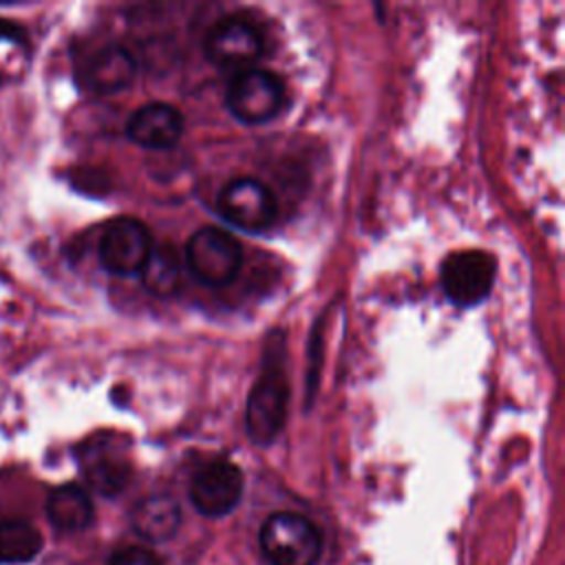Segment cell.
Returning a JSON list of instances; mask_svg holds the SVG:
<instances>
[{
	"mask_svg": "<svg viewBox=\"0 0 565 565\" xmlns=\"http://www.w3.org/2000/svg\"><path fill=\"white\" fill-rule=\"evenodd\" d=\"M258 543L269 565H316L322 552L318 527L298 512H274L260 525Z\"/></svg>",
	"mask_w": 565,
	"mask_h": 565,
	"instance_id": "1",
	"label": "cell"
},
{
	"mask_svg": "<svg viewBox=\"0 0 565 565\" xmlns=\"http://www.w3.org/2000/svg\"><path fill=\"white\" fill-rule=\"evenodd\" d=\"M185 265L203 285L223 287L241 271L243 249L230 232L221 227H201L185 245Z\"/></svg>",
	"mask_w": 565,
	"mask_h": 565,
	"instance_id": "2",
	"label": "cell"
},
{
	"mask_svg": "<svg viewBox=\"0 0 565 565\" xmlns=\"http://www.w3.org/2000/svg\"><path fill=\"white\" fill-rule=\"evenodd\" d=\"M77 461L88 486L104 497L119 494L132 475L126 441L110 433L84 439L77 448Z\"/></svg>",
	"mask_w": 565,
	"mask_h": 565,
	"instance_id": "3",
	"label": "cell"
},
{
	"mask_svg": "<svg viewBox=\"0 0 565 565\" xmlns=\"http://www.w3.org/2000/svg\"><path fill=\"white\" fill-rule=\"evenodd\" d=\"M225 104L243 124H267L285 106V86L274 73L252 66L234 75Z\"/></svg>",
	"mask_w": 565,
	"mask_h": 565,
	"instance_id": "4",
	"label": "cell"
},
{
	"mask_svg": "<svg viewBox=\"0 0 565 565\" xmlns=\"http://www.w3.org/2000/svg\"><path fill=\"white\" fill-rule=\"evenodd\" d=\"M216 210L230 225L238 230L263 232L276 221L278 203L265 183L243 177L230 181L221 190Z\"/></svg>",
	"mask_w": 565,
	"mask_h": 565,
	"instance_id": "5",
	"label": "cell"
},
{
	"mask_svg": "<svg viewBox=\"0 0 565 565\" xmlns=\"http://www.w3.org/2000/svg\"><path fill=\"white\" fill-rule=\"evenodd\" d=\"M205 57L227 71H247L263 53L260 31L245 18H221L205 35Z\"/></svg>",
	"mask_w": 565,
	"mask_h": 565,
	"instance_id": "6",
	"label": "cell"
},
{
	"mask_svg": "<svg viewBox=\"0 0 565 565\" xmlns=\"http://www.w3.org/2000/svg\"><path fill=\"white\" fill-rule=\"evenodd\" d=\"M152 247L150 230L141 221L119 216L102 234L99 260L115 276H135L141 274Z\"/></svg>",
	"mask_w": 565,
	"mask_h": 565,
	"instance_id": "7",
	"label": "cell"
},
{
	"mask_svg": "<svg viewBox=\"0 0 565 565\" xmlns=\"http://www.w3.org/2000/svg\"><path fill=\"white\" fill-rule=\"evenodd\" d=\"M497 263L483 249H463L450 254L441 265V285L446 296L461 307H472L488 298L494 285Z\"/></svg>",
	"mask_w": 565,
	"mask_h": 565,
	"instance_id": "8",
	"label": "cell"
},
{
	"mask_svg": "<svg viewBox=\"0 0 565 565\" xmlns=\"http://www.w3.org/2000/svg\"><path fill=\"white\" fill-rule=\"evenodd\" d=\"M287 382L278 369H267L256 380L245 408V430L258 446L271 444L287 415Z\"/></svg>",
	"mask_w": 565,
	"mask_h": 565,
	"instance_id": "9",
	"label": "cell"
},
{
	"mask_svg": "<svg viewBox=\"0 0 565 565\" xmlns=\"http://www.w3.org/2000/svg\"><path fill=\"white\" fill-rule=\"evenodd\" d=\"M243 497V472L225 459L201 466L190 481V501L205 516L230 514Z\"/></svg>",
	"mask_w": 565,
	"mask_h": 565,
	"instance_id": "10",
	"label": "cell"
},
{
	"mask_svg": "<svg viewBox=\"0 0 565 565\" xmlns=\"http://www.w3.org/2000/svg\"><path fill=\"white\" fill-rule=\"evenodd\" d=\"M128 137L150 150H168L177 146L183 132L181 113L166 102H150L128 119Z\"/></svg>",
	"mask_w": 565,
	"mask_h": 565,
	"instance_id": "11",
	"label": "cell"
},
{
	"mask_svg": "<svg viewBox=\"0 0 565 565\" xmlns=\"http://www.w3.org/2000/svg\"><path fill=\"white\" fill-rule=\"evenodd\" d=\"M137 73L132 55L117 44L99 49L86 64V84L97 95H113L124 90Z\"/></svg>",
	"mask_w": 565,
	"mask_h": 565,
	"instance_id": "12",
	"label": "cell"
},
{
	"mask_svg": "<svg viewBox=\"0 0 565 565\" xmlns=\"http://www.w3.org/2000/svg\"><path fill=\"white\" fill-rule=\"evenodd\" d=\"M130 523L139 536H143L152 543H161V541L172 539L174 532L179 530L181 510L172 497L150 494L132 508Z\"/></svg>",
	"mask_w": 565,
	"mask_h": 565,
	"instance_id": "13",
	"label": "cell"
},
{
	"mask_svg": "<svg viewBox=\"0 0 565 565\" xmlns=\"http://www.w3.org/2000/svg\"><path fill=\"white\" fill-rule=\"evenodd\" d=\"M46 514L60 532H79L93 521V501L84 488L64 483L49 494Z\"/></svg>",
	"mask_w": 565,
	"mask_h": 565,
	"instance_id": "14",
	"label": "cell"
},
{
	"mask_svg": "<svg viewBox=\"0 0 565 565\" xmlns=\"http://www.w3.org/2000/svg\"><path fill=\"white\" fill-rule=\"evenodd\" d=\"M141 282L152 296H172L179 289L181 280V263L179 254L172 245H161L152 247L143 269H141Z\"/></svg>",
	"mask_w": 565,
	"mask_h": 565,
	"instance_id": "15",
	"label": "cell"
},
{
	"mask_svg": "<svg viewBox=\"0 0 565 565\" xmlns=\"http://www.w3.org/2000/svg\"><path fill=\"white\" fill-rule=\"evenodd\" d=\"M42 550V534L29 521L0 523V565L26 563Z\"/></svg>",
	"mask_w": 565,
	"mask_h": 565,
	"instance_id": "16",
	"label": "cell"
},
{
	"mask_svg": "<svg viewBox=\"0 0 565 565\" xmlns=\"http://www.w3.org/2000/svg\"><path fill=\"white\" fill-rule=\"evenodd\" d=\"M108 565H161V563L150 550L128 545V547L115 550L113 556L108 558Z\"/></svg>",
	"mask_w": 565,
	"mask_h": 565,
	"instance_id": "17",
	"label": "cell"
},
{
	"mask_svg": "<svg viewBox=\"0 0 565 565\" xmlns=\"http://www.w3.org/2000/svg\"><path fill=\"white\" fill-rule=\"evenodd\" d=\"M0 82H2V75H0Z\"/></svg>",
	"mask_w": 565,
	"mask_h": 565,
	"instance_id": "18",
	"label": "cell"
}]
</instances>
